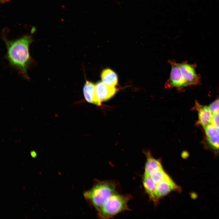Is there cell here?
Instances as JSON below:
<instances>
[{
  "mask_svg": "<svg viewBox=\"0 0 219 219\" xmlns=\"http://www.w3.org/2000/svg\"><path fill=\"white\" fill-rule=\"evenodd\" d=\"M181 75L187 86L196 85L200 83V78L192 65L186 63L179 64Z\"/></svg>",
  "mask_w": 219,
  "mask_h": 219,
  "instance_id": "6",
  "label": "cell"
},
{
  "mask_svg": "<svg viewBox=\"0 0 219 219\" xmlns=\"http://www.w3.org/2000/svg\"><path fill=\"white\" fill-rule=\"evenodd\" d=\"M209 109L213 113L219 112V96L208 106Z\"/></svg>",
  "mask_w": 219,
  "mask_h": 219,
  "instance_id": "13",
  "label": "cell"
},
{
  "mask_svg": "<svg viewBox=\"0 0 219 219\" xmlns=\"http://www.w3.org/2000/svg\"><path fill=\"white\" fill-rule=\"evenodd\" d=\"M169 63L171 66V69L169 78L165 83V87L181 89L187 86L181 75L179 64L172 61H170Z\"/></svg>",
  "mask_w": 219,
  "mask_h": 219,
  "instance_id": "5",
  "label": "cell"
},
{
  "mask_svg": "<svg viewBox=\"0 0 219 219\" xmlns=\"http://www.w3.org/2000/svg\"><path fill=\"white\" fill-rule=\"evenodd\" d=\"M83 92L85 98L87 102L97 106L101 105V102L97 96L96 85L93 83L86 81L83 87Z\"/></svg>",
  "mask_w": 219,
  "mask_h": 219,
  "instance_id": "8",
  "label": "cell"
},
{
  "mask_svg": "<svg viewBox=\"0 0 219 219\" xmlns=\"http://www.w3.org/2000/svg\"><path fill=\"white\" fill-rule=\"evenodd\" d=\"M31 156L33 158H35L36 156V153L34 151H32L31 152Z\"/></svg>",
  "mask_w": 219,
  "mask_h": 219,
  "instance_id": "16",
  "label": "cell"
},
{
  "mask_svg": "<svg viewBox=\"0 0 219 219\" xmlns=\"http://www.w3.org/2000/svg\"><path fill=\"white\" fill-rule=\"evenodd\" d=\"M6 48L5 55L10 66L16 69L24 78H29L27 71L33 62L30 55L29 47L33 42V36L25 35L12 40L7 39L3 36Z\"/></svg>",
  "mask_w": 219,
  "mask_h": 219,
  "instance_id": "1",
  "label": "cell"
},
{
  "mask_svg": "<svg viewBox=\"0 0 219 219\" xmlns=\"http://www.w3.org/2000/svg\"><path fill=\"white\" fill-rule=\"evenodd\" d=\"M9 0H0V2L2 4L5 3L9 2Z\"/></svg>",
  "mask_w": 219,
  "mask_h": 219,
  "instance_id": "17",
  "label": "cell"
},
{
  "mask_svg": "<svg viewBox=\"0 0 219 219\" xmlns=\"http://www.w3.org/2000/svg\"><path fill=\"white\" fill-rule=\"evenodd\" d=\"M95 85L97 96L101 102L111 98L117 91L115 86L108 85L102 81L98 82Z\"/></svg>",
  "mask_w": 219,
  "mask_h": 219,
  "instance_id": "7",
  "label": "cell"
},
{
  "mask_svg": "<svg viewBox=\"0 0 219 219\" xmlns=\"http://www.w3.org/2000/svg\"><path fill=\"white\" fill-rule=\"evenodd\" d=\"M191 197L193 199H195L197 197V194L193 192L191 194Z\"/></svg>",
  "mask_w": 219,
  "mask_h": 219,
  "instance_id": "15",
  "label": "cell"
},
{
  "mask_svg": "<svg viewBox=\"0 0 219 219\" xmlns=\"http://www.w3.org/2000/svg\"><path fill=\"white\" fill-rule=\"evenodd\" d=\"M211 123L219 128V112L213 113Z\"/></svg>",
  "mask_w": 219,
  "mask_h": 219,
  "instance_id": "14",
  "label": "cell"
},
{
  "mask_svg": "<svg viewBox=\"0 0 219 219\" xmlns=\"http://www.w3.org/2000/svg\"><path fill=\"white\" fill-rule=\"evenodd\" d=\"M146 157L143 183L145 190L157 204V192L164 186L171 184L174 181L164 169L160 159L155 158L151 154Z\"/></svg>",
  "mask_w": 219,
  "mask_h": 219,
  "instance_id": "2",
  "label": "cell"
},
{
  "mask_svg": "<svg viewBox=\"0 0 219 219\" xmlns=\"http://www.w3.org/2000/svg\"><path fill=\"white\" fill-rule=\"evenodd\" d=\"M210 148L216 154L219 155V134L210 138H207Z\"/></svg>",
  "mask_w": 219,
  "mask_h": 219,
  "instance_id": "11",
  "label": "cell"
},
{
  "mask_svg": "<svg viewBox=\"0 0 219 219\" xmlns=\"http://www.w3.org/2000/svg\"><path fill=\"white\" fill-rule=\"evenodd\" d=\"M204 128L207 138L212 137L219 134V128L212 123Z\"/></svg>",
  "mask_w": 219,
  "mask_h": 219,
  "instance_id": "12",
  "label": "cell"
},
{
  "mask_svg": "<svg viewBox=\"0 0 219 219\" xmlns=\"http://www.w3.org/2000/svg\"><path fill=\"white\" fill-rule=\"evenodd\" d=\"M119 184L114 180L95 179L92 187L84 192L90 206L97 211L112 195L119 193Z\"/></svg>",
  "mask_w": 219,
  "mask_h": 219,
  "instance_id": "3",
  "label": "cell"
},
{
  "mask_svg": "<svg viewBox=\"0 0 219 219\" xmlns=\"http://www.w3.org/2000/svg\"><path fill=\"white\" fill-rule=\"evenodd\" d=\"M198 118L199 123L204 128L211 123L213 113L208 106H201L198 107Z\"/></svg>",
  "mask_w": 219,
  "mask_h": 219,
  "instance_id": "9",
  "label": "cell"
},
{
  "mask_svg": "<svg viewBox=\"0 0 219 219\" xmlns=\"http://www.w3.org/2000/svg\"><path fill=\"white\" fill-rule=\"evenodd\" d=\"M101 77L102 82L108 85L115 86L118 84L117 75L109 68H106L103 70L101 73Z\"/></svg>",
  "mask_w": 219,
  "mask_h": 219,
  "instance_id": "10",
  "label": "cell"
},
{
  "mask_svg": "<svg viewBox=\"0 0 219 219\" xmlns=\"http://www.w3.org/2000/svg\"><path fill=\"white\" fill-rule=\"evenodd\" d=\"M131 198L129 194L118 193L113 195L96 211L98 217L103 219L112 218L122 212L129 210L128 203Z\"/></svg>",
  "mask_w": 219,
  "mask_h": 219,
  "instance_id": "4",
  "label": "cell"
}]
</instances>
